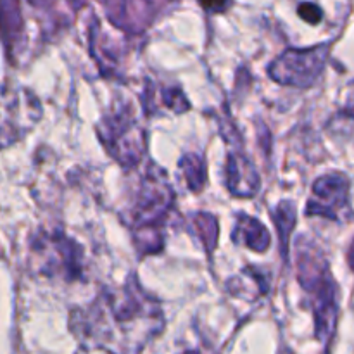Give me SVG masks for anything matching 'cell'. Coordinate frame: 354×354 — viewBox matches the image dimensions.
<instances>
[{"instance_id":"obj_1","label":"cell","mask_w":354,"mask_h":354,"mask_svg":"<svg viewBox=\"0 0 354 354\" xmlns=\"http://www.w3.org/2000/svg\"><path fill=\"white\" fill-rule=\"evenodd\" d=\"M162 328L158 303L145 296L133 280L120 289H109L83 311L75 322V330L86 349L140 351L149 339Z\"/></svg>"},{"instance_id":"obj_2","label":"cell","mask_w":354,"mask_h":354,"mask_svg":"<svg viewBox=\"0 0 354 354\" xmlns=\"http://www.w3.org/2000/svg\"><path fill=\"white\" fill-rule=\"evenodd\" d=\"M325 47L315 48L311 52H287L272 68V75L279 82L290 83L297 86H308L315 82L324 69Z\"/></svg>"},{"instance_id":"obj_3","label":"cell","mask_w":354,"mask_h":354,"mask_svg":"<svg viewBox=\"0 0 354 354\" xmlns=\"http://www.w3.org/2000/svg\"><path fill=\"white\" fill-rule=\"evenodd\" d=\"M315 196H318V203H311L310 211L335 218V211L348 201V180L339 175L325 176L315 183Z\"/></svg>"},{"instance_id":"obj_4","label":"cell","mask_w":354,"mask_h":354,"mask_svg":"<svg viewBox=\"0 0 354 354\" xmlns=\"http://www.w3.org/2000/svg\"><path fill=\"white\" fill-rule=\"evenodd\" d=\"M299 14L301 17H304V19L308 21V23H318V21L322 19V10L318 9L315 3H303V6L299 7Z\"/></svg>"},{"instance_id":"obj_5","label":"cell","mask_w":354,"mask_h":354,"mask_svg":"<svg viewBox=\"0 0 354 354\" xmlns=\"http://www.w3.org/2000/svg\"><path fill=\"white\" fill-rule=\"evenodd\" d=\"M230 0H199L201 6L207 10H223Z\"/></svg>"},{"instance_id":"obj_6","label":"cell","mask_w":354,"mask_h":354,"mask_svg":"<svg viewBox=\"0 0 354 354\" xmlns=\"http://www.w3.org/2000/svg\"><path fill=\"white\" fill-rule=\"evenodd\" d=\"M348 113H351L354 116V93L351 95V99H349V106H348Z\"/></svg>"}]
</instances>
